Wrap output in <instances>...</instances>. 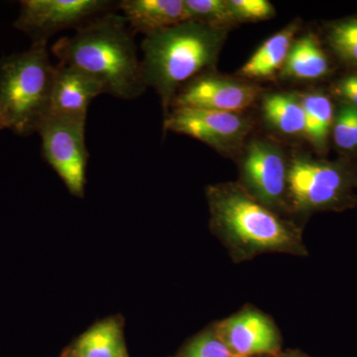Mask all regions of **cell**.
<instances>
[{"mask_svg":"<svg viewBox=\"0 0 357 357\" xmlns=\"http://www.w3.org/2000/svg\"><path fill=\"white\" fill-rule=\"evenodd\" d=\"M133 31L116 11L105 14L52 46L60 64L100 79L109 95L132 100L146 91Z\"/></svg>","mask_w":357,"mask_h":357,"instance_id":"cell-1","label":"cell"},{"mask_svg":"<svg viewBox=\"0 0 357 357\" xmlns=\"http://www.w3.org/2000/svg\"><path fill=\"white\" fill-rule=\"evenodd\" d=\"M211 229L236 259L265 252L307 255L299 227L256 201L239 184L206 189Z\"/></svg>","mask_w":357,"mask_h":357,"instance_id":"cell-2","label":"cell"},{"mask_svg":"<svg viewBox=\"0 0 357 357\" xmlns=\"http://www.w3.org/2000/svg\"><path fill=\"white\" fill-rule=\"evenodd\" d=\"M227 34L229 30L191 20L145 37L143 77L159 96L165 115L178 89L215 67Z\"/></svg>","mask_w":357,"mask_h":357,"instance_id":"cell-3","label":"cell"},{"mask_svg":"<svg viewBox=\"0 0 357 357\" xmlns=\"http://www.w3.org/2000/svg\"><path fill=\"white\" fill-rule=\"evenodd\" d=\"M48 44H32L21 53L0 59V119L20 136L37 132L51 114L56 66Z\"/></svg>","mask_w":357,"mask_h":357,"instance_id":"cell-4","label":"cell"},{"mask_svg":"<svg viewBox=\"0 0 357 357\" xmlns=\"http://www.w3.org/2000/svg\"><path fill=\"white\" fill-rule=\"evenodd\" d=\"M357 206L354 168L306 155L290 159L288 206L301 213L344 211Z\"/></svg>","mask_w":357,"mask_h":357,"instance_id":"cell-5","label":"cell"},{"mask_svg":"<svg viewBox=\"0 0 357 357\" xmlns=\"http://www.w3.org/2000/svg\"><path fill=\"white\" fill-rule=\"evenodd\" d=\"M86 116L50 114L37 131L45 161L62 178L70 194L79 198L84 194L88 168Z\"/></svg>","mask_w":357,"mask_h":357,"instance_id":"cell-6","label":"cell"},{"mask_svg":"<svg viewBox=\"0 0 357 357\" xmlns=\"http://www.w3.org/2000/svg\"><path fill=\"white\" fill-rule=\"evenodd\" d=\"M117 8L119 2L109 0H22L14 27L27 34L32 44H48L54 34L79 29Z\"/></svg>","mask_w":357,"mask_h":357,"instance_id":"cell-7","label":"cell"},{"mask_svg":"<svg viewBox=\"0 0 357 357\" xmlns=\"http://www.w3.org/2000/svg\"><path fill=\"white\" fill-rule=\"evenodd\" d=\"M289 165L290 160L276 142L253 138L243 150L239 185L276 213L288 206Z\"/></svg>","mask_w":357,"mask_h":357,"instance_id":"cell-8","label":"cell"},{"mask_svg":"<svg viewBox=\"0 0 357 357\" xmlns=\"http://www.w3.org/2000/svg\"><path fill=\"white\" fill-rule=\"evenodd\" d=\"M250 129L248 117L236 112L174 109L164 121L167 132L189 136L225 155L238 151Z\"/></svg>","mask_w":357,"mask_h":357,"instance_id":"cell-9","label":"cell"},{"mask_svg":"<svg viewBox=\"0 0 357 357\" xmlns=\"http://www.w3.org/2000/svg\"><path fill=\"white\" fill-rule=\"evenodd\" d=\"M259 93L260 89L255 84L206 72L178 89L170 110L192 109L243 114L256 102Z\"/></svg>","mask_w":357,"mask_h":357,"instance_id":"cell-10","label":"cell"},{"mask_svg":"<svg viewBox=\"0 0 357 357\" xmlns=\"http://www.w3.org/2000/svg\"><path fill=\"white\" fill-rule=\"evenodd\" d=\"M218 335L238 357L281 354V337L268 317L255 310H244L223 321L215 328Z\"/></svg>","mask_w":357,"mask_h":357,"instance_id":"cell-11","label":"cell"},{"mask_svg":"<svg viewBox=\"0 0 357 357\" xmlns=\"http://www.w3.org/2000/svg\"><path fill=\"white\" fill-rule=\"evenodd\" d=\"M107 93L100 79L74 66L56 65L51 96V114L88 115L96 96Z\"/></svg>","mask_w":357,"mask_h":357,"instance_id":"cell-12","label":"cell"},{"mask_svg":"<svg viewBox=\"0 0 357 357\" xmlns=\"http://www.w3.org/2000/svg\"><path fill=\"white\" fill-rule=\"evenodd\" d=\"M117 10L133 32L145 37L191 21L185 0H122Z\"/></svg>","mask_w":357,"mask_h":357,"instance_id":"cell-13","label":"cell"},{"mask_svg":"<svg viewBox=\"0 0 357 357\" xmlns=\"http://www.w3.org/2000/svg\"><path fill=\"white\" fill-rule=\"evenodd\" d=\"M332 72L331 59L318 37L306 33L294 40L281 76L298 81H317Z\"/></svg>","mask_w":357,"mask_h":357,"instance_id":"cell-14","label":"cell"},{"mask_svg":"<svg viewBox=\"0 0 357 357\" xmlns=\"http://www.w3.org/2000/svg\"><path fill=\"white\" fill-rule=\"evenodd\" d=\"M300 27V20H294L272 35L243 66L239 75L244 79H269L282 70Z\"/></svg>","mask_w":357,"mask_h":357,"instance_id":"cell-15","label":"cell"},{"mask_svg":"<svg viewBox=\"0 0 357 357\" xmlns=\"http://www.w3.org/2000/svg\"><path fill=\"white\" fill-rule=\"evenodd\" d=\"M305 114L304 137L319 154L328 151L332 139L335 105L332 98L321 91H312L300 95Z\"/></svg>","mask_w":357,"mask_h":357,"instance_id":"cell-16","label":"cell"},{"mask_svg":"<svg viewBox=\"0 0 357 357\" xmlns=\"http://www.w3.org/2000/svg\"><path fill=\"white\" fill-rule=\"evenodd\" d=\"M262 114L268 126L282 135L304 136L305 114L300 95L273 93L265 96Z\"/></svg>","mask_w":357,"mask_h":357,"instance_id":"cell-17","label":"cell"},{"mask_svg":"<svg viewBox=\"0 0 357 357\" xmlns=\"http://www.w3.org/2000/svg\"><path fill=\"white\" fill-rule=\"evenodd\" d=\"M76 354L77 357H128L121 326L107 319L93 326L79 338Z\"/></svg>","mask_w":357,"mask_h":357,"instance_id":"cell-18","label":"cell"},{"mask_svg":"<svg viewBox=\"0 0 357 357\" xmlns=\"http://www.w3.org/2000/svg\"><path fill=\"white\" fill-rule=\"evenodd\" d=\"M326 42L333 55L357 72V16L333 21L326 29Z\"/></svg>","mask_w":357,"mask_h":357,"instance_id":"cell-19","label":"cell"},{"mask_svg":"<svg viewBox=\"0 0 357 357\" xmlns=\"http://www.w3.org/2000/svg\"><path fill=\"white\" fill-rule=\"evenodd\" d=\"M191 20L229 30L238 25L229 0H185Z\"/></svg>","mask_w":357,"mask_h":357,"instance_id":"cell-20","label":"cell"},{"mask_svg":"<svg viewBox=\"0 0 357 357\" xmlns=\"http://www.w3.org/2000/svg\"><path fill=\"white\" fill-rule=\"evenodd\" d=\"M332 140L342 153L357 152V109L351 105L340 102L335 105Z\"/></svg>","mask_w":357,"mask_h":357,"instance_id":"cell-21","label":"cell"},{"mask_svg":"<svg viewBox=\"0 0 357 357\" xmlns=\"http://www.w3.org/2000/svg\"><path fill=\"white\" fill-rule=\"evenodd\" d=\"M181 357H238L220 338L217 331H208L192 340Z\"/></svg>","mask_w":357,"mask_h":357,"instance_id":"cell-22","label":"cell"},{"mask_svg":"<svg viewBox=\"0 0 357 357\" xmlns=\"http://www.w3.org/2000/svg\"><path fill=\"white\" fill-rule=\"evenodd\" d=\"M238 23L259 22L271 20L276 10L268 0H229Z\"/></svg>","mask_w":357,"mask_h":357,"instance_id":"cell-23","label":"cell"},{"mask_svg":"<svg viewBox=\"0 0 357 357\" xmlns=\"http://www.w3.org/2000/svg\"><path fill=\"white\" fill-rule=\"evenodd\" d=\"M332 93L337 102L347 103L357 109V72L349 70L335 82Z\"/></svg>","mask_w":357,"mask_h":357,"instance_id":"cell-24","label":"cell"},{"mask_svg":"<svg viewBox=\"0 0 357 357\" xmlns=\"http://www.w3.org/2000/svg\"><path fill=\"white\" fill-rule=\"evenodd\" d=\"M276 357H309L306 356V354H302L300 351H287V352H281L278 356Z\"/></svg>","mask_w":357,"mask_h":357,"instance_id":"cell-25","label":"cell"},{"mask_svg":"<svg viewBox=\"0 0 357 357\" xmlns=\"http://www.w3.org/2000/svg\"><path fill=\"white\" fill-rule=\"evenodd\" d=\"M354 185H356V191L357 192V166L354 167Z\"/></svg>","mask_w":357,"mask_h":357,"instance_id":"cell-26","label":"cell"},{"mask_svg":"<svg viewBox=\"0 0 357 357\" xmlns=\"http://www.w3.org/2000/svg\"><path fill=\"white\" fill-rule=\"evenodd\" d=\"M3 129H6V128H4L3 123H2L1 119H0V131L3 130Z\"/></svg>","mask_w":357,"mask_h":357,"instance_id":"cell-27","label":"cell"}]
</instances>
